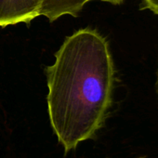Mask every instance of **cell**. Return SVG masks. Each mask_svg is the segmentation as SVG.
I'll return each instance as SVG.
<instances>
[{
	"label": "cell",
	"mask_w": 158,
	"mask_h": 158,
	"mask_svg": "<svg viewBox=\"0 0 158 158\" xmlns=\"http://www.w3.org/2000/svg\"><path fill=\"white\" fill-rule=\"evenodd\" d=\"M138 158H144V157H138Z\"/></svg>",
	"instance_id": "8992f818"
},
{
	"label": "cell",
	"mask_w": 158,
	"mask_h": 158,
	"mask_svg": "<svg viewBox=\"0 0 158 158\" xmlns=\"http://www.w3.org/2000/svg\"><path fill=\"white\" fill-rule=\"evenodd\" d=\"M44 0H0V26L29 23L40 16Z\"/></svg>",
	"instance_id": "7a4b0ae2"
},
{
	"label": "cell",
	"mask_w": 158,
	"mask_h": 158,
	"mask_svg": "<svg viewBox=\"0 0 158 158\" xmlns=\"http://www.w3.org/2000/svg\"><path fill=\"white\" fill-rule=\"evenodd\" d=\"M140 8L158 15V0H141Z\"/></svg>",
	"instance_id": "277c9868"
},
{
	"label": "cell",
	"mask_w": 158,
	"mask_h": 158,
	"mask_svg": "<svg viewBox=\"0 0 158 158\" xmlns=\"http://www.w3.org/2000/svg\"><path fill=\"white\" fill-rule=\"evenodd\" d=\"M154 89H155V92L158 96V66H157V70H156V78H155V83H154Z\"/></svg>",
	"instance_id": "5b68a950"
},
{
	"label": "cell",
	"mask_w": 158,
	"mask_h": 158,
	"mask_svg": "<svg viewBox=\"0 0 158 158\" xmlns=\"http://www.w3.org/2000/svg\"><path fill=\"white\" fill-rule=\"evenodd\" d=\"M45 72L50 125L68 152L97 134L112 106L115 72L108 41L96 30H78Z\"/></svg>",
	"instance_id": "6da1fadb"
},
{
	"label": "cell",
	"mask_w": 158,
	"mask_h": 158,
	"mask_svg": "<svg viewBox=\"0 0 158 158\" xmlns=\"http://www.w3.org/2000/svg\"><path fill=\"white\" fill-rule=\"evenodd\" d=\"M89 1L94 0H44L40 10V16L47 17L49 22H54L64 15L76 17L84 6ZM98 1L107 2L112 5H121L124 0H98Z\"/></svg>",
	"instance_id": "3957f363"
}]
</instances>
